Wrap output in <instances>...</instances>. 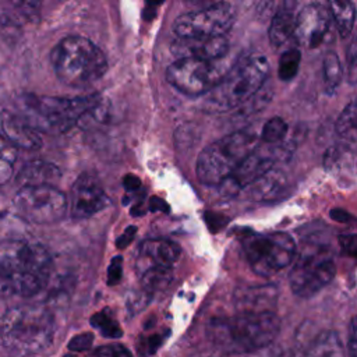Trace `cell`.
I'll return each mask as SVG.
<instances>
[{
	"instance_id": "obj_1",
	"label": "cell",
	"mask_w": 357,
	"mask_h": 357,
	"mask_svg": "<svg viewBox=\"0 0 357 357\" xmlns=\"http://www.w3.org/2000/svg\"><path fill=\"white\" fill-rule=\"evenodd\" d=\"M49 251L28 240L0 241V297H32L42 291L52 273Z\"/></svg>"
},
{
	"instance_id": "obj_2",
	"label": "cell",
	"mask_w": 357,
	"mask_h": 357,
	"mask_svg": "<svg viewBox=\"0 0 357 357\" xmlns=\"http://www.w3.org/2000/svg\"><path fill=\"white\" fill-rule=\"evenodd\" d=\"M15 112L38 132L60 134L70 130L88 114L99 113L102 96L86 95L77 98L38 96L25 93L18 98Z\"/></svg>"
},
{
	"instance_id": "obj_3",
	"label": "cell",
	"mask_w": 357,
	"mask_h": 357,
	"mask_svg": "<svg viewBox=\"0 0 357 357\" xmlns=\"http://www.w3.org/2000/svg\"><path fill=\"white\" fill-rule=\"evenodd\" d=\"M280 321L275 311L237 312L213 318L206 326L208 339L230 353H251L269 346L278 336Z\"/></svg>"
},
{
	"instance_id": "obj_4",
	"label": "cell",
	"mask_w": 357,
	"mask_h": 357,
	"mask_svg": "<svg viewBox=\"0 0 357 357\" xmlns=\"http://www.w3.org/2000/svg\"><path fill=\"white\" fill-rule=\"evenodd\" d=\"M4 347L18 357H32L47 350L54 337L52 312L33 304L10 308L0 325Z\"/></svg>"
},
{
	"instance_id": "obj_5",
	"label": "cell",
	"mask_w": 357,
	"mask_h": 357,
	"mask_svg": "<svg viewBox=\"0 0 357 357\" xmlns=\"http://www.w3.org/2000/svg\"><path fill=\"white\" fill-rule=\"evenodd\" d=\"M269 74V61L261 53L238 57L219 84L209 92L206 106L211 110L227 112L244 106L264 86Z\"/></svg>"
},
{
	"instance_id": "obj_6",
	"label": "cell",
	"mask_w": 357,
	"mask_h": 357,
	"mask_svg": "<svg viewBox=\"0 0 357 357\" xmlns=\"http://www.w3.org/2000/svg\"><path fill=\"white\" fill-rule=\"evenodd\" d=\"M50 61L57 78L74 88H84L99 81L107 71L105 53L88 38L70 35L52 50Z\"/></svg>"
},
{
	"instance_id": "obj_7",
	"label": "cell",
	"mask_w": 357,
	"mask_h": 357,
	"mask_svg": "<svg viewBox=\"0 0 357 357\" xmlns=\"http://www.w3.org/2000/svg\"><path fill=\"white\" fill-rule=\"evenodd\" d=\"M258 137L251 131H236L206 145L197 159V177L205 185L223 183L255 149Z\"/></svg>"
},
{
	"instance_id": "obj_8",
	"label": "cell",
	"mask_w": 357,
	"mask_h": 357,
	"mask_svg": "<svg viewBox=\"0 0 357 357\" xmlns=\"http://www.w3.org/2000/svg\"><path fill=\"white\" fill-rule=\"evenodd\" d=\"M294 258L289 273V284L291 291L298 297H312L336 273L333 251L328 244L308 243Z\"/></svg>"
},
{
	"instance_id": "obj_9",
	"label": "cell",
	"mask_w": 357,
	"mask_h": 357,
	"mask_svg": "<svg viewBox=\"0 0 357 357\" xmlns=\"http://www.w3.org/2000/svg\"><path fill=\"white\" fill-rule=\"evenodd\" d=\"M243 250L252 271L264 278L284 269L297 254L296 243L287 233L250 234L243 241Z\"/></svg>"
},
{
	"instance_id": "obj_10",
	"label": "cell",
	"mask_w": 357,
	"mask_h": 357,
	"mask_svg": "<svg viewBox=\"0 0 357 357\" xmlns=\"http://www.w3.org/2000/svg\"><path fill=\"white\" fill-rule=\"evenodd\" d=\"M230 64L219 60L176 59L166 70L167 82L187 96L209 93L223 78Z\"/></svg>"
},
{
	"instance_id": "obj_11",
	"label": "cell",
	"mask_w": 357,
	"mask_h": 357,
	"mask_svg": "<svg viewBox=\"0 0 357 357\" xmlns=\"http://www.w3.org/2000/svg\"><path fill=\"white\" fill-rule=\"evenodd\" d=\"M14 206L26 223L50 225L66 215L67 198L53 185L21 187L14 197Z\"/></svg>"
},
{
	"instance_id": "obj_12",
	"label": "cell",
	"mask_w": 357,
	"mask_h": 357,
	"mask_svg": "<svg viewBox=\"0 0 357 357\" xmlns=\"http://www.w3.org/2000/svg\"><path fill=\"white\" fill-rule=\"evenodd\" d=\"M234 18V7L230 3H216L178 15L173 22V32L177 38L225 36L231 29Z\"/></svg>"
},
{
	"instance_id": "obj_13",
	"label": "cell",
	"mask_w": 357,
	"mask_h": 357,
	"mask_svg": "<svg viewBox=\"0 0 357 357\" xmlns=\"http://www.w3.org/2000/svg\"><path fill=\"white\" fill-rule=\"evenodd\" d=\"M110 204L100 181L96 176L86 172L74 181L67 206L74 219H86L100 212Z\"/></svg>"
},
{
	"instance_id": "obj_14",
	"label": "cell",
	"mask_w": 357,
	"mask_h": 357,
	"mask_svg": "<svg viewBox=\"0 0 357 357\" xmlns=\"http://www.w3.org/2000/svg\"><path fill=\"white\" fill-rule=\"evenodd\" d=\"M329 10L321 3L304 6L294 17L296 42L308 49L318 47L326 36L331 26Z\"/></svg>"
},
{
	"instance_id": "obj_15",
	"label": "cell",
	"mask_w": 357,
	"mask_h": 357,
	"mask_svg": "<svg viewBox=\"0 0 357 357\" xmlns=\"http://www.w3.org/2000/svg\"><path fill=\"white\" fill-rule=\"evenodd\" d=\"M275 165L272 155L259 152L258 148L223 181L219 184L220 192L225 197H234L245 187L271 170Z\"/></svg>"
},
{
	"instance_id": "obj_16",
	"label": "cell",
	"mask_w": 357,
	"mask_h": 357,
	"mask_svg": "<svg viewBox=\"0 0 357 357\" xmlns=\"http://www.w3.org/2000/svg\"><path fill=\"white\" fill-rule=\"evenodd\" d=\"M170 52L176 59L219 60L227 57L229 40L226 36L216 38H176Z\"/></svg>"
},
{
	"instance_id": "obj_17",
	"label": "cell",
	"mask_w": 357,
	"mask_h": 357,
	"mask_svg": "<svg viewBox=\"0 0 357 357\" xmlns=\"http://www.w3.org/2000/svg\"><path fill=\"white\" fill-rule=\"evenodd\" d=\"M180 257V247L163 238L145 240L138 250L137 271L145 268H166L173 269Z\"/></svg>"
},
{
	"instance_id": "obj_18",
	"label": "cell",
	"mask_w": 357,
	"mask_h": 357,
	"mask_svg": "<svg viewBox=\"0 0 357 357\" xmlns=\"http://www.w3.org/2000/svg\"><path fill=\"white\" fill-rule=\"evenodd\" d=\"M0 126L4 138L15 148L36 151L42 146V138L15 110L4 109L0 114Z\"/></svg>"
},
{
	"instance_id": "obj_19",
	"label": "cell",
	"mask_w": 357,
	"mask_h": 357,
	"mask_svg": "<svg viewBox=\"0 0 357 357\" xmlns=\"http://www.w3.org/2000/svg\"><path fill=\"white\" fill-rule=\"evenodd\" d=\"M278 300V289L272 284L245 286L234 293L237 312H266L273 311Z\"/></svg>"
},
{
	"instance_id": "obj_20",
	"label": "cell",
	"mask_w": 357,
	"mask_h": 357,
	"mask_svg": "<svg viewBox=\"0 0 357 357\" xmlns=\"http://www.w3.org/2000/svg\"><path fill=\"white\" fill-rule=\"evenodd\" d=\"M243 191L255 201H275L287 191V177L282 170L272 167Z\"/></svg>"
},
{
	"instance_id": "obj_21",
	"label": "cell",
	"mask_w": 357,
	"mask_h": 357,
	"mask_svg": "<svg viewBox=\"0 0 357 357\" xmlns=\"http://www.w3.org/2000/svg\"><path fill=\"white\" fill-rule=\"evenodd\" d=\"M61 178L60 169L45 160H32L24 165L17 176V181L21 187H35V185H53Z\"/></svg>"
},
{
	"instance_id": "obj_22",
	"label": "cell",
	"mask_w": 357,
	"mask_h": 357,
	"mask_svg": "<svg viewBox=\"0 0 357 357\" xmlns=\"http://www.w3.org/2000/svg\"><path fill=\"white\" fill-rule=\"evenodd\" d=\"M268 35L272 46L278 50L294 47L290 46V43H297L294 33V15L291 14V11L279 10L278 13H275L271 20Z\"/></svg>"
},
{
	"instance_id": "obj_23",
	"label": "cell",
	"mask_w": 357,
	"mask_h": 357,
	"mask_svg": "<svg viewBox=\"0 0 357 357\" xmlns=\"http://www.w3.org/2000/svg\"><path fill=\"white\" fill-rule=\"evenodd\" d=\"M331 20L335 22L336 29L342 38L351 33L354 25V3L351 1H331L329 3Z\"/></svg>"
},
{
	"instance_id": "obj_24",
	"label": "cell",
	"mask_w": 357,
	"mask_h": 357,
	"mask_svg": "<svg viewBox=\"0 0 357 357\" xmlns=\"http://www.w3.org/2000/svg\"><path fill=\"white\" fill-rule=\"evenodd\" d=\"M307 357H344L343 346L336 332L328 331L321 333L312 343Z\"/></svg>"
},
{
	"instance_id": "obj_25",
	"label": "cell",
	"mask_w": 357,
	"mask_h": 357,
	"mask_svg": "<svg viewBox=\"0 0 357 357\" xmlns=\"http://www.w3.org/2000/svg\"><path fill=\"white\" fill-rule=\"evenodd\" d=\"M26 222L17 213L0 212V241H20L28 240L25 237Z\"/></svg>"
},
{
	"instance_id": "obj_26",
	"label": "cell",
	"mask_w": 357,
	"mask_h": 357,
	"mask_svg": "<svg viewBox=\"0 0 357 357\" xmlns=\"http://www.w3.org/2000/svg\"><path fill=\"white\" fill-rule=\"evenodd\" d=\"M322 77H324V88L328 93H333L343 77L342 63L335 52H326L322 60Z\"/></svg>"
},
{
	"instance_id": "obj_27",
	"label": "cell",
	"mask_w": 357,
	"mask_h": 357,
	"mask_svg": "<svg viewBox=\"0 0 357 357\" xmlns=\"http://www.w3.org/2000/svg\"><path fill=\"white\" fill-rule=\"evenodd\" d=\"M356 102L350 100L349 105L343 109V112L339 114L335 130L346 141L354 142L356 141Z\"/></svg>"
},
{
	"instance_id": "obj_28",
	"label": "cell",
	"mask_w": 357,
	"mask_h": 357,
	"mask_svg": "<svg viewBox=\"0 0 357 357\" xmlns=\"http://www.w3.org/2000/svg\"><path fill=\"white\" fill-rule=\"evenodd\" d=\"M301 54L297 47H289L282 52L279 57L278 75L282 81H290L298 71Z\"/></svg>"
},
{
	"instance_id": "obj_29",
	"label": "cell",
	"mask_w": 357,
	"mask_h": 357,
	"mask_svg": "<svg viewBox=\"0 0 357 357\" xmlns=\"http://www.w3.org/2000/svg\"><path fill=\"white\" fill-rule=\"evenodd\" d=\"M17 160L15 148L0 134V185L7 183L14 172Z\"/></svg>"
},
{
	"instance_id": "obj_30",
	"label": "cell",
	"mask_w": 357,
	"mask_h": 357,
	"mask_svg": "<svg viewBox=\"0 0 357 357\" xmlns=\"http://www.w3.org/2000/svg\"><path fill=\"white\" fill-rule=\"evenodd\" d=\"M91 324L93 328H96L105 337L109 339H117L123 335V331L120 329L117 321L113 318V315L109 312V310H103L92 315Z\"/></svg>"
},
{
	"instance_id": "obj_31",
	"label": "cell",
	"mask_w": 357,
	"mask_h": 357,
	"mask_svg": "<svg viewBox=\"0 0 357 357\" xmlns=\"http://www.w3.org/2000/svg\"><path fill=\"white\" fill-rule=\"evenodd\" d=\"M287 128V123L282 117L275 116L264 124L261 131V139L266 144H278L286 137Z\"/></svg>"
},
{
	"instance_id": "obj_32",
	"label": "cell",
	"mask_w": 357,
	"mask_h": 357,
	"mask_svg": "<svg viewBox=\"0 0 357 357\" xmlns=\"http://www.w3.org/2000/svg\"><path fill=\"white\" fill-rule=\"evenodd\" d=\"M95 357H132V354L123 344L109 343L98 347L95 351Z\"/></svg>"
},
{
	"instance_id": "obj_33",
	"label": "cell",
	"mask_w": 357,
	"mask_h": 357,
	"mask_svg": "<svg viewBox=\"0 0 357 357\" xmlns=\"http://www.w3.org/2000/svg\"><path fill=\"white\" fill-rule=\"evenodd\" d=\"M92 342H93V335L91 332H84V333L75 335L68 343V350L70 351L88 350L92 346Z\"/></svg>"
},
{
	"instance_id": "obj_34",
	"label": "cell",
	"mask_w": 357,
	"mask_h": 357,
	"mask_svg": "<svg viewBox=\"0 0 357 357\" xmlns=\"http://www.w3.org/2000/svg\"><path fill=\"white\" fill-rule=\"evenodd\" d=\"M121 275H123V259L120 255L114 257L109 265V269H107V283L110 286L113 284H117L121 279Z\"/></svg>"
},
{
	"instance_id": "obj_35",
	"label": "cell",
	"mask_w": 357,
	"mask_h": 357,
	"mask_svg": "<svg viewBox=\"0 0 357 357\" xmlns=\"http://www.w3.org/2000/svg\"><path fill=\"white\" fill-rule=\"evenodd\" d=\"M163 337L165 336H162V335H153V336L146 337V340H144V346L139 347V354L149 356V354L155 353L159 349V346L162 344Z\"/></svg>"
},
{
	"instance_id": "obj_36",
	"label": "cell",
	"mask_w": 357,
	"mask_h": 357,
	"mask_svg": "<svg viewBox=\"0 0 357 357\" xmlns=\"http://www.w3.org/2000/svg\"><path fill=\"white\" fill-rule=\"evenodd\" d=\"M347 74L349 79L353 84L354 82V74H356V43L351 42L349 47V56H347Z\"/></svg>"
},
{
	"instance_id": "obj_37",
	"label": "cell",
	"mask_w": 357,
	"mask_h": 357,
	"mask_svg": "<svg viewBox=\"0 0 357 357\" xmlns=\"http://www.w3.org/2000/svg\"><path fill=\"white\" fill-rule=\"evenodd\" d=\"M356 332H357L356 319L351 318L350 329H349V353H350V357H356V353H357V336H356Z\"/></svg>"
},
{
	"instance_id": "obj_38",
	"label": "cell",
	"mask_w": 357,
	"mask_h": 357,
	"mask_svg": "<svg viewBox=\"0 0 357 357\" xmlns=\"http://www.w3.org/2000/svg\"><path fill=\"white\" fill-rule=\"evenodd\" d=\"M340 245L343 252L356 255V236L354 234H346L340 238Z\"/></svg>"
},
{
	"instance_id": "obj_39",
	"label": "cell",
	"mask_w": 357,
	"mask_h": 357,
	"mask_svg": "<svg viewBox=\"0 0 357 357\" xmlns=\"http://www.w3.org/2000/svg\"><path fill=\"white\" fill-rule=\"evenodd\" d=\"M135 231H137V229L135 227H132V226H130V227H127L126 230H124V233L117 238V247L119 248H124V247H127L131 241H132V238H134V236H135Z\"/></svg>"
},
{
	"instance_id": "obj_40",
	"label": "cell",
	"mask_w": 357,
	"mask_h": 357,
	"mask_svg": "<svg viewBox=\"0 0 357 357\" xmlns=\"http://www.w3.org/2000/svg\"><path fill=\"white\" fill-rule=\"evenodd\" d=\"M123 184H124V187H126L127 191H137V190L141 187V180H139L137 176L127 174V176L123 178Z\"/></svg>"
},
{
	"instance_id": "obj_41",
	"label": "cell",
	"mask_w": 357,
	"mask_h": 357,
	"mask_svg": "<svg viewBox=\"0 0 357 357\" xmlns=\"http://www.w3.org/2000/svg\"><path fill=\"white\" fill-rule=\"evenodd\" d=\"M331 216H332L335 220H339V222H346L347 219H351V216H350L347 212L342 211V209H333V211L331 212Z\"/></svg>"
},
{
	"instance_id": "obj_42",
	"label": "cell",
	"mask_w": 357,
	"mask_h": 357,
	"mask_svg": "<svg viewBox=\"0 0 357 357\" xmlns=\"http://www.w3.org/2000/svg\"><path fill=\"white\" fill-rule=\"evenodd\" d=\"M276 357H307V353L298 349H291V350H286L280 354H278Z\"/></svg>"
},
{
	"instance_id": "obj_43",
	"label": "cell",
	"mask_w": 357,
	"mask_h": 357,
	"mask_svg": "<svg viewBox=\"0 0 357 357\" xmlns=\"http://www.w3.org/2000/svg\"><path fill=\"white\" fill-rule=\"evenodd\" d=\"M163 209V211H166L167 209V206L165 205V202L162 201V199H158V198H152V201H151V209Z\"/></svg>"
}]
</instances>
